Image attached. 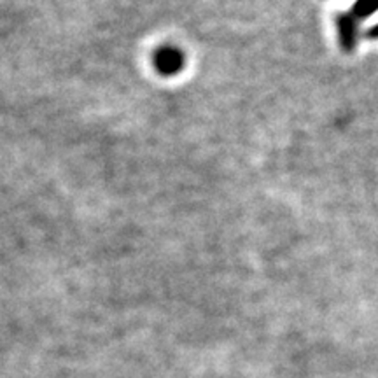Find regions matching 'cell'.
I'll list each match as a JSON object with an SVG mask.
<instances>
[{
    "label": "cell",
    "instance_id": "cell-1",
    "mask_svg": "<svg viewBox=\"0 0 378 378\" xmlns=\"http://www.w3.org/2000/svg\"><path fill=\"white\" fill-rule=\"evenodd\" d=\"M338 30H340V39H342V44L350 50L355 44V35H357V27H355V20L354 14H342L338 16Z\"/></svg>",
    "mask_w": 378,
    "mask_h": 378
},
{
    "label": "cell",
    "instance_id": "cell-2",
    "mask_svg": "<svg viewBox=\"0 0 378 378\" xmlns=\"http://www.w3.org/2000/svg\"><path fill=\"white\" fill-rule=\"evenodd\" d=\"M375 11H378V0H357L354 4L352 14L357 18H368L372 16Z\"/></svg>",
    "mask_w": 378,
    "mask_h": 378
},
{
    "label": "cell",
    "instance_id": "cell-3",
    "mask_svg": "<svg viewBox=\"0 0 378 378\" xmlns=\"http://www.w3.org/2000/svg\"><path fill=\"white\" fill-rule=\"evenodd\" d=\"M369 37H378V25L369 30Z\"/></svg>",
    "mask_w": 378,
    "mask_h": 378
}]
</instances>
